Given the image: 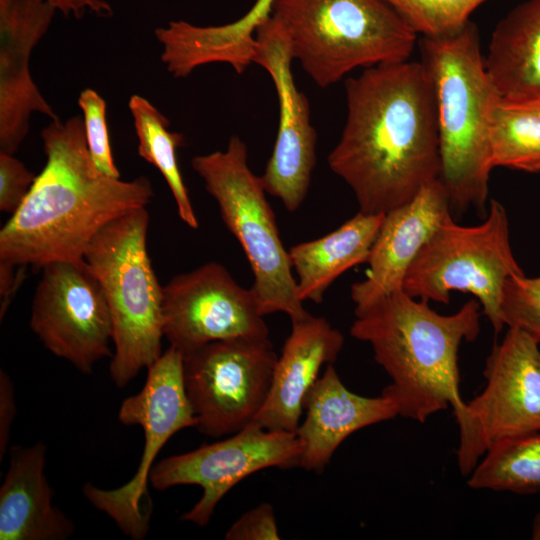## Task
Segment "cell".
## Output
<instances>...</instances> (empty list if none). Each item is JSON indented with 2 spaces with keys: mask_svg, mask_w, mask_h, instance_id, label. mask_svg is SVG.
<instances>
[{
  "mask_svg": "<svg viewBox=\"0 0 540 540\" xmlns=\"http://www.w3.org/2000/svg\"><path fill=\"white\" fill-rule=\"evenodd\" d=\"M501 314L506 326L524 331L540 344V277L523 274L508 278Z\"/></svg>",
  "mask_w": 540,
  "mask_h": 540,
  "instance_id": "83f0119b",
  "label": "cell"
},
{
  "mask_svg": "<svg viewBox=\"0 0 540 540\" xmlns=\"http://www.w3.org/2000/svg\"><path fill=\"white\" fill-rule=\"evenodd\" d=\"M148 226L146 207L132 210L106 224L84 253L110 309L115 352L109 371L120 388L162 355L163 286L147 251Z\"/></svg>",
  "mask_w": 540,
  "mask_h": 540,
  "instance_id": "8992f818",
  "label": "cell"
},
{
  "mask_svg": "<svg viewBox=\"0 0 540 540\" xmlns=\"http://www.w3.org/2000/svg\"><path fill=\"white\" fill-rule=\"evenodd\" d=\"M45 463L43 443L10 448L0 487L1 540H64L73 535L74 524L53 504Z\"/></svg>",
  "mask_w": 540,
  "mask_h": 540,
  "instance_id": "ffe728a7",
  "label": "cell"
},
{
  "mask_svg": "<svg viewBox=\"0 0 540 540\" xmlns=\"http://www.w3.org/2000/svg\"><path fill=\"white\" fill-rule=\"evenodd\" d=\"M539 345L515 327H509L503 340L494 344L483 372L485 387L466 402L458 422L456 455L464 476L495 445L540 433Z\"/></svg>",
  "mask_w": 540,
  "mask_h": 540,
  "instance_id": "30bf717a",
  "label": "cell"
},
{
  "mask_svg": "<svg viewBox=\"0 0 540 540\" xmlns=\"http://www.w3.org/2000/svg\"><path fill=\"white\" fill-rule=\"evenodd\" d=\"M16 416L15 391L10 377L0 371V459L5 456Z\"/></svg>",
  "mask_w": 540,
  "mask_h": 540,
  "instance_id": "1f68e13d",
  "label": "cell"
},
{
  "mask_svg": "<svg viewBox=\"0 0 540 540\" xmlns=\"http://www.w3.org/2000/svg\"><path fill=\"white\" fill-rule=\"evenodd\" d=\"M492 167L540 171V97L495 101L489 124Z\"/></svg>",
  "mask_w": 540,
  "mask_h": 540,
  "instance_id": "603a6c76",
  "label": "cell"
},
{
  "mask_svg": "<svg viewBox=\"0 0 540 540\" xmlns=\"http://www.w3.org/2000/svg\"><path fill=\"white\" fill-rule=\"evenodd\" d=\"M484 64L501 97H540V0L517 5L496 25Z\"/></svg>",
  "mask_w": 540,
  "mask_h": 540,
  "instance_id": "7402d4cb",
  "label": "cell"
},
{
  "mask_svg": "<svg viewBox=\"0 0 540 540\" xmlns=\"http://www.w3.org/2000/svg\"><path fill=\"white\" fill-rule=\"evenodd\" d=\"M227 540H279L273 507L261 503L242 514L225 534Z\"/></svg>",
  "mask_w": 540,
  "mask_h": 540,
  "instance_id": "4dcf8cb0",
  "label": "cell"
},
{
  "mask_svg": "<svg viewBox=\"0 0 540 540\" xmlns=\"http://www.w3.org/2000/svg\"><path fill=\"white\" fill-rule=\"evenodd\" d=\"M532 539L540 540V512L536 515L533 521Z\"/></svg>",
  "mask_w": 540,
  "mask_h": 540,
  "instance_id": "e575fe53",
  "label": "cell"
},
{
  "mask_svg": "<svg viewBox=\"0 0 540 540\" xmlns=\"http://www.w3.org/2000/svg\"><path fill=\"white\" fill-rule=\"evenodd\" d=\"M51 4L65 16L82 18L86 14L107 17L113 10L106 0H42Z\"/></svg>",
  "mask_w": 540,
  "mask_h": 540,
  "instance_id": "d6a6232c",
  "label": "cell"
},
{
  "mask_svg": "<svg viewBox=\"0 0 540 540\" xmlns=\"http://www.w3.org/2000/svg\"><path fill=\"white\" fill-rule=\"evenodd\" d=\"M130 110L138 139V154L159 170L174 197L179 217L192 229L199 227L187 188L179 170L176 151L183 135L169 131V120L146 98L132 95Z\"/></svg>",
  "mask_w": 540,
  "mask_h": 540,
  "instance_id": "cb8c5ba5",
  "label": "cell"
},
{
  "mask_svg": "<svg viewBox=\"0 0 540 540\" xmlns=\"http://www.w3.org/2000/svg\"><path fill=\"white\" fill-rule=\"evenodd\" d=\"M271 16L320 88L359 67L409 60L418 38L386 0H276Z\"/></svg>",
  "mask_w": 540,
  "mask_h": 540,
  "instance_id": "5b68a950",
  "label": "cell"
},
{
  "mask_svg": "<svg viewBox=\"0 0 540 540\" xmlns=\"http://www.w3.org/2000/svg\"><path fill=\"white\" fill-rule=\"evenodd\" d=\"M184 356L170 346L148 368L141 391L123 400L118 419L123 425L143 428L145 443L135 475L114 489L99 488L88 482L85 498L108 515L127 536L142 540L148 533L151 503L149 475L162 447L178 431L196 427L197 420L186 394Z\"/></svg>",
  "mask_w": 540,
  "mask_h": 540,
  "instance_id": "9c48e42d",
  "label": "cell"
},
{
  "mask_svg": "<svg viewBox=\"0 0 540 540\" xmlns=\"http://www.w3.org/2000/svg\"><path fill=\"white\" fill-rule=\"evenodd\" d=\"M275 1L256 0L241 18L224 25L207 26L204 44L209 54L236 70L246 69L255 55L256 30L271 16Z\"/></svg>",
  "mask_w": 540,
  "mask_h": 540,
  "instance_id": "484cf974",
  "label": "cell"
},
{
  "mask_svg": "<svg viewBox=\"0 0 540 540\" xmlns=\"http://www.w3.org/2000/svg\"><path fill=\"white\" fill-rule=\"evenodd\" d=\"M41 139L46 163L0 231V260L39 269L54 261L83 260L106 224L146 207L154 196L148 178L123 181L96 167L81 116L51 120Z\"/></svg>",
  "mask_w": 540,
  "mask_h": 540,
  "instance_id": "7a4b0ae2",
  "label": "cell"
},
{
  "mask_svg": "<svg viewBox=\"0 0 540 540\" xmlns=\"http://www.w3.org/2000/svg\"><path fill=\"white\" fill-rule=\"evenodd\" d=\"M87 147L96 167L104 174L120 178L114 162L106 121V102L93 89H84L78 98Z\"/></svg>",
  "mask_w": 540,
  "mask_h": 540,
  "instance_id": "f1b7e54d",
  "label": "cell"
},
{
  "mask_svg": "<svg viewBox=\"0 0 540 540\" xmlns=\"http://www.w3.org/2000/svg\"><path fill=\"white\" fill-rule=\"evenodd\" d=\"M301 453L295 432L267 430L253 421L225 440L162 459L153 466L149 482L159 491L178 485L200 486L201 498L181 520L204 527L237 483L266 468L299 466Z\"/></svg>",
  "mask_w": 540,
  "mask_h": 540,
  "instance_id": "4fadbf2b",
  "label": "cell"
},
{
  "mask_svg": "<svg viewBox=\"0 0 540 540\" xmlns=\"http://www.w3.org/2000/svg\"><path fill=\"white\" fill-rule=\"evenodd\" d=\"M473 489L530 494L540 491V433L503 441L468 475Z\"/></svg>",
  "mask_w": 540,
  "mask_h": 540,
  "instance_id": "d4e9b609",
  "label": "cell"
},
{
  "mask_svg": "<svg viewBox=\"0 0 540 540\" xmlns=\"http://www.w3.org/2000/svg\"><path fill=\"white\" fill-rule=\"evenodd\" d=\"M451 211L448 193L439 178L425 185L412 200L384 215L366 262L365 278L351 286L354 312L402 290L410 265Z\"/></svg>",
  "mask_w": 540,
  "mask_h": 540,
  "instance_id": "e0dca14e",
  "label": "cell"
},
{
  "mask_svg": "<svg viewBox=\"0 0 540 540\" xmlns=\"http://www.w3.org/2000/svg\"><path fill=\"white\" fill-rule=\"evenodd\" d=\"M418 35L436 37L453 33L470 21L487 0H386Z\"/></svg>",
  "mask_w": 540,
  "mask_h": 540,
  "instance_id": "4316f807",
  "label": "cell"
},
{
  "mask_svg": "<svg viewBox=\"0 0 540 540\" xmlns=\"http://www.w3.org/2000/svg\"><path fill=\"white\" fill-rule=\"evenodd\" d=\"M18 267L8 261L0 260V296H1V308L0 317L6 313L7 307L12 299V295L21 284L24 278L22 271L16 272L15 268Z\"/></svg>",
  "mask_w": 540,
  "mask_h": 540,
  "instance_id": "836d02e7",
  "label": "cell"
},
{
  "mask_svg": "<svg viewBox=\"0 0 540 540\" xmlns=\"http://www.w3.org/2000/svg\"><path fill=\"white\" fill-rule=\"evenodd\" d=\"M524 272L514 258L505 208L491 199L485 220L463 226L447 218L425 243L403 281L408 295L449 304L452 291L472 294L495 334L505 326L503 287Z\"/></svg>",
  "mask_w": 540,
  "mask_h": 540,
  "instance_id": "ba28073f",
  "label": "cell"
},
{
  "mask_svg": "<svg viewBox=\"0 0 540 540\" xmlns=\"http://www.w3.org/2000/svg\"><path fill=\"white\" fill-rule=\"evenodd\" d=\"M347 116L328 156L359 211L386 214L440 178L432 83L420 61L365 68L345 81Z\"/></svg>",
  "mask_w": 540,
  "mask_h": 540,
  "instance_id": "6da1fadb",
  "label": "cell"
},
{
  "mask_svg": "<svg viewBox=\"0 0 540 540\" xmlns=\"http://www.w3.org/2000/svg\"><path fill=\"white\" fill-rule=\"evenodd\" d=\"M36 176L12 154L0 152V210L17 211L27 197Z\"/></svg>",
  "mask_w": 540,
  "mask_h": 540,
  "instance_id": "f546056e",
  "label": "cell"
},
{
  "mask_svg": "<svg viewBox=\"0 0 540 540\" xmlns=\"http://www.w3.org/2000/svg\"><path fill=\"white\" fill-rule=\"evenodd\" d=\"M343 345V334L324 317L309 315L293 322L255 422L267 430L296 432L305 397L319 378L321 367L333 364Z\"/></svg>",
  "mask_w": 540,
  "mask_h": 540,
  "instance_id": "d6986e66",
  "label": "cell"
},
{
  "mask_svg": "<svg viewBox=\"0 0 540 540\" xmlns=\"http://www.w3.org/2000/svg\"><path fill=\"white\" fill-rule=\"evenodd\" d=\"M56 12L42 0H0V152L18 150L33 113L58 118L29 69L32 50Z\"/></svg>",
  "mask_w": 540,
  "mask_h": 540,
  "instance_id": "2e32d148",
  "label": "cell"
},
{
  "mask_svg": "<svg viewBox=\"0 0 540 540\" xmlns=\"http://www.w3.org/2000/svg\"><path fill=\"white\" fill-rule=\"evenodd\" d=\"M305 418L296 435L302 444L299 466L321 473L339 445L354 432L398 416L396 405L387 397H364L350 391L333 364L307 393Z\"/></svg>",
  "mask_w": 540,
  "mask_h": 540,
  "instance_id": "ac0fdd59",
  "label": "cell"
},
{
  "mask_svg": "<svg viewBox=\"0 0 540 540\" xmlns=\"http://www.w3.org/2000/svg\"><path fill=\"white\" fill-rule=\"evenodd\" d=\"M30 327L47 350L83 374L113 356L110 309L85 259L54 261L41 268Z\"/></svg>",
  "mask_w": 540,
  "mask_h": 540,
  "instance_id": "7c38bea8",
  "label": "cell"
},
{
  "mask_svg": "<svg viewBox=\"0 0 540 540\" xmlns=\"http://www.w3.org/2000/svg\"><path fill=\"white\" fill-rule=\"evenodd\" d=\"M163 334L183 356L219 340L269 339L251 289L211 261L162 287Z\"/></svg>",
  "mask_w": 540,
  "mask_h": 540,
  "instance_id": "5bb4252c",
  "label": "cell"
},
{
  "mask_svg": "<svg viewBox=\"0 0 540 540\" xmlns=\"http://www.w3.org/2000/svg\"><path fill=\"white\" fill-rule=\"evenodd\" d=\"M480 306L472 299L456 313L441 315L402 289L355 312L350 334L369 343L390 378L381 395L396 405L398 416L425 423L451 408L461 421L466 402L460 395L458 351L480 333Z\"/></svg>",
  "mask_w": 540,
  "mask_h": 540,
  "instance_id": "3957f363",
  "label": "cell"
},
{
  "mask_svg": "<svg viewBox=\"0 0 540 540\" xmlns=\"http://www.w3.org/2000/svg\"><path fill=\"white\" fill-rule=\"evenodd\" d=\"M255 38L253 63L270 75L279 105L276 140L260 177L266 193L280 199L292 212L302 205L310 187L317 134L310 119L309 101L294 82L293 57L285 31L270 16L258 27Z\"/></svg>",
  "mask_w": 540,
  "mask_h": 540,
  "instance_id": "9a60e30c",
  "label": "cell"
},
{
  "mask_svg": "<svg viewBox=\"0 0 540 540\" xmlns=\"http://www.w3.org/2000/svg\"><path fill=\"white\" fill-rule=\"evenodd\" d=\"M420 62L433 86L439 134L440 179L451 209L485 214L490 172V113L500 96L481 54L477 26L421 36Z\"/></svg>",
  "mask_w": 540,
  "mask_h": 540,
  "instance_id": "277c9868",
  "label": "cell"
},
{
  "mask_svg": "<svg viewBox=\"0 0 540 540\" xmlns=\"http://www.w3.org/2000/svg\"><path fill=\"white\" fill-rule=\"evenodd\" d=\"M191 166L216 200L224 224L249 261L254 280L250 289L260 313L282 312L291 323L311 315L297 296L288 251L261 177L249 167L244 141L232 136L224 151L195 156Z\"/></svg>",
  "mask_w": 540,
  "mask_h": 540,
  "instance_id": "52a82bcc",
  "label": "cell"
},
{
  "mask_svg": "<svg viewBox=\"0 0 540 540\" xmlns=\"http://www.w3.org/2000/svg\"><path fill=\"white\" fill-rule=\"evenodd\" d=\"M277 359L270 339L246 338L214 341L184 356V385L198 430L218 438L255 421Z\"/></svg>",
  "mask_w": 540,
  "mask_h": 540,
  "instance_id": "8fae6325",
  "label": "cell"
},
{
  "mask_svg": "<svg viewBox=\"0 0 540 540\" xmlns=\"http://www.w3.org/2000/svg\"><path fill=\"white\" fill-rule=\"evenodd\" d=\"M384 215L359 211L329 234L289 249L296 292L302 302L310 300L320 304L327 289L341 274L367 262Z\"/></svg>",
  "mask_w": 540,
  "mask_h": 540,
  "instance_id": "44dd1931",
  "label": "cell"
}]
</instances>
